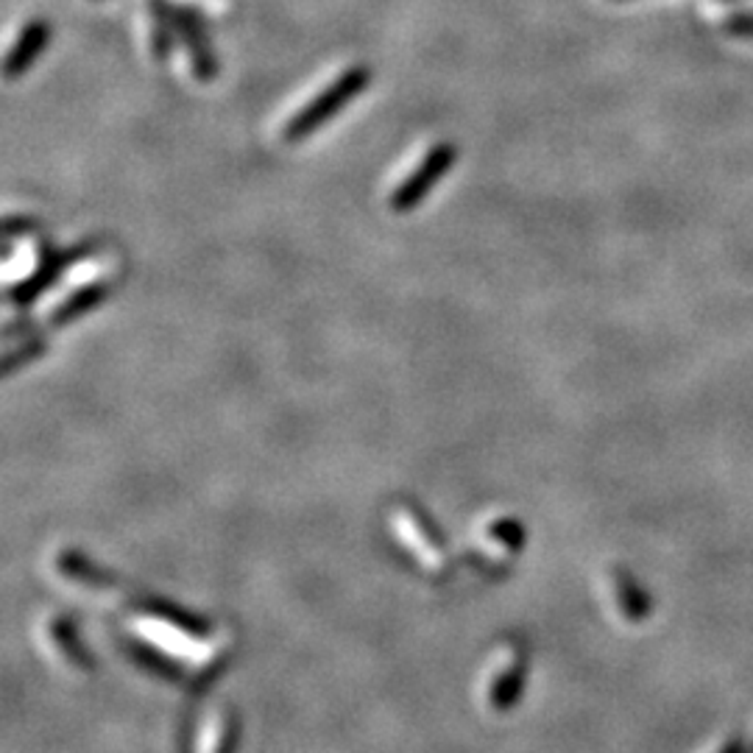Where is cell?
<instances>
[{
    "label": "cell",
    "instance_id": "cell-6",
    "mask_svg": "<svg viewBox=\"0 0 753 753\" xmlns=\"http://www.w3.org/2000/svg\"><path fill=\"white\" fill-rule=\"evenodd\" d=\"M106 296H110L106 282H90V285H84V288L73 290V293L62 301V305L53 308L51 327H68V324H73V321L82 319V316L93 313V310H99L101 305H104Z\"/></svg>",
    "mask_w": 753,
    "mask_h": 753
},
{
    "label": "cell",
    "instance_id": "cell-4",
    "mask_svg": "<svg viewBox=\"0 0 753 753\" xmlns=\"http://www.w3.org/2000/svg\"><path fill=\"white\" fill-rule=\"evenodd\" d=\"M176 34L185 42L193 75L198 82H213L218 75V59L213 53V42H209L207 29H204L202 14L193 12L190 7H176Z\"/></svg>",
    "mask_w": 753,
    "mask_h": 753
},
{
    "label": "cell",
    "instance_id": "cell-2",
    "mask_svg": "<svg viewBox=\"0 0 753 753\" xmlns=\"http://www.w3.org/2000/svg\"><path fill=\"white\" fill-rule=\"evenodd\" d=\"M455 157H458V148L452 143H435L433 148L427 151L422 157V163L405 176V179L396 185V190L391 193L389 204L394 213H413L424 198L433 193V187L439 185L441 176H446L455 165Z\"/></svg>",
    "mask_w": 753,
    "mask_h": 753
},
{
    "label": "cell",
    "instance_id": "cell-9",
    "mask_svg": "<svg viewBox=\"0 0 753 753\" xmlns=\"http://www.w3.org/2000/svg\"><path fill=\"white\" fill-rule=\"evenodd\" d=\"M45 352V343L40 341V338H31V341H23V347L18 349V352H9L7 358H3V376L14 374L18 371V365H25L31 358H37V354Z\"/></svg>",
    "mask_w": 753,
    "mask_h": 753
},
{
    "label": "cell",
    "instance_id": "cell-7",
    "mask_svg": "<svg viewBox=\"0 0 753 753\" xmlns=\"http://www.w3.org/2000/svg\"><path fill=\"white\" fill-rule=\"evenodd\" d=\"M151 12V42H154V56L159 62L171 56L176 37V7L171 0H148Z\"/></svg>",
    "mask_w": 753,
    "mask_h": 753
},
{
    "label": "cell",
    "instance_id": "cell-1",
    "mask_svg": "<svg viewBox=\"0 0 753 753\" xmlns=\"http://www.w3.org/2000/svg\"><path fill=\"white\" fill-rule=\"evenodd\" d=\"M369 84L371 70L365 68V64H354V68L343 70L336 82L327 84L313 101H308V104L301 106V110L285 123L282 128L285 143H301V140H308L310 134H316L321 126H327L338 112L347 110Z\"/></svg>",
    "mask_w": 753,
    "mask_h": 753
},
{
    "label": "cell",
    "instance_id": "cell-8",
    "mask_svg": "<svg viewBox=\"0 0 753 753\" xmlns=\"http://www.w3.org/2000/svg\"><path fill=\"white\" fill-rule=\"evenodd\" d=\"M488 534H492L499 545L510 547V550H519L522 541H525V530H522L519 522L510 519V516H503L499 522H494V525L488 527Z\"/></svg>",
    "mask_w": 753,
    "mask_h": 753
},
{
    "label": "cell",
    "instance_id": "cell-5",
    "mask_svg": "<svg viewBox=\"0 0 753 753\" xmlns=\"http://www.w3.org/2000/svg\"><path fill=\"white\" fill-rule=\"evenodd\" d=\"M51 23L48 20H31V23L23 25V31H20L18 42L12 45V51L7 53V62H3V73H7V79H20V75L25 73V70L31 68V64L40 59V53L45 51L48 42H51Z\"/></svg>",
    "mask_w": 753,
    "mask_h": 753
},
{
    "label": "cell",
    "instance_id": "cell-3",
    "mask_svg": "<svg viewBox=\"0 0 753 753\" xmlns=\"http://www.w3.org/2000/svg\"><path fill=\"white\" fill-rule=\"evenodd\" d=\"M84 255H87V251H84V246H75V249H68V251H59V249H51V246H48V249L40 255V262H37V268L31 271V277L23 279V282L14 285V288L9 290V301H12V305H18V308H25V305H31L37 296H42L48 288H53V285H56V279L62 277L64 268L73 266L75 260H82Z\"/></svg>",
    "mask_w": 753,
    "mask_h": 753
}]
</instances>
